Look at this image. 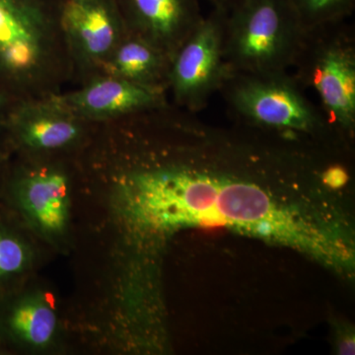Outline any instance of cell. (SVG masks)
Here are the masks:
<instances>
[{
    "label": "cell",
    "instance_id": "1",
    "mask_svg": "<svg viewBox=\"0 0 355 355\" xmlns=\"http://www.w3.org/2000/svg\"><path fill=\"white\" fill-rule=\"evenodd\" d=\"M239 127L227 132L180 114L119 174L114 189L128 223L149 234L223 225L326 265H352L350 247L275 195V187L309 174L307 159Z\"/></svg>",
    "mask_w": 355,
    "mask_h": 355
},
{
    "label": "cell",
    "instance_id": "2",
    "mask_svg": "<svg viewBox=\"0 0 355 355\" xmlns=\"http://www.w3.org/2000/svg\"><path fill=\"white\" fill-rule=\"evenodd\" d=\"M64 0H0V88L17 99L72 83L62 27Z\"/></svg>",
    "mask_w": 355,
    "mask_h": 355
},
{
    "label": "cell",
    "instance_id": "3",
    "mask_svg": "<svg viewBox=\"0 0 355 355\" xmlns=\"http://www.w3.org/2000/svg\"><path fill=\"white\" fill-rule=\"evenodd\" d=\"M219 91L240 125L280 141L347 140L289 71L229 72Z\"/></svg>",
    "mask_w": 355,
    "mask_h": 355
},
{
    "label": "cell",
    "instance_id": "4",
    "mask_svg": "<svg viewBox=\"0 0 355 355\" xmlns=\"http://www.w3.org/2000/svg\"><path fill=\"white\" fill-rule=\"evenodd\" d=\"M291 69L347 139L355 130V32L347 20L304 30Z\"/></svg>",
    "mask_w": 355,
    "mask_h": 355
},
{
    "label": "cell",
    "instance_id": "5",
    "mask_svg": "<svg viewBox=\"0 0 355 355\" xmlns=\"http://www.w3.org/2000/svg\"><path fill=\"white\" fill-rule=\"evenodd\" d=\"M303 32L288 0H248L226 18L224 60L228 73L289 71Z\"/></svg>",
    "mask_w": 355,
    "mask_h": 355
},
{
    "label": "cell",
    "instance_id": "6",
    "mask_svg": "<svg viewBox=\"0 0 355 355\" xmlns=\"http://www.w3.org/2000/svg\"><path fill=\"white\" fill-rule=\"evenodd\" d=\"M226 18L227 13L212 8L173 55L168 95L178 108L197 113L227 76L224 60Z\"/></svg>",
    "mask_w": 355,
    "mask_h": 355
},
{
    "label": "cell",
    "instance_id": "7",
    "mask_svg": "<svg viewBox=\"0 0 355 355\" xmlns=\"http://www.w3.org/2000/svg\"><path fill=\"white\" fill-rule=\"evenodd\" d=\"M60 27L78 86L101 73L128 33L116 0H64Z\"/></svg>",
    "mask_w": 355,
    "mask_h": 355
},
{
    "label": "cell",
    "instance_id": "8",
    "mask_svg": "<svg viewBox=\"0 0 355 355\" xmlns=\"http://www.w3.org/2000/svg\"><path fill=\"white\" fill-rule=\"evenodd\" d=\"M95 125L70 111L53 95L16 100L0 123L9 146L31 155L76 148L90 139Z\"/></svg>",
    "mask_w": 355,
    "mask_h": 355
},
{
    "label": "cell",
    "instance_id": "9",
    "mask_svg": "<svg viewBox=\"0 0 355 355\" xmlns=\"http://www.w3.org/2000/svg\"><path fill=\"white\" fill-rule=\"evenodd\" d=\"M53 96L70 111L92 123L118 120L170 103L166 93L105 74L89 79L76 90Z\"/></svg>",
    "mask_w": 355,
    "mask_h": 355
},
{
    "label": "cell",
    "instance_id": "10",
    "mask_svg": "<svg viewBox=\"0 0 355 355\" xmlns=\"http://www.w3.org/2000/svg\"><path fill=\"white\" fill-rule=\"evenodd\" d=\"M125 29L173 58L203 15L200 0H116Z\"/></svg>",
    "mask_w": 355,
    "mask_h": 355
},
{
    "label": "cell",
    "instance_id": "11",
    "mask_svg": "<svg viewBox=\"0 0 355 355\" xmlns=\"http://www.w3.org/2000/svg\"><path fill=\"white\" fill-rule=\"evenodd\" d=\"M11 190L21 209L40 227L60 233L69 221V177L60 166L26 167L11 182Z\"/></svg>",
    "mask_w": 355,
    "mask_h": 355
},
{
    "label": "cell",
    "instance_id": "12",
    "mask_svg": "<svg viewBox=\"0 0 355 355\" xmlns=\"http://www.w3.org/2000/svg\"><path fill=\"white\" fill-rule=\"evenodd\" d=\"M171 62L172 58L157 46L127 33L100 74L119 77L168 95Z\"/></svg>",
    "mask_w": 355,
    "mask_h": 355
},
{
    "label": "cell",
    "instance_id": "13",
    "mask_svg": "<svg viewBox=\"0 0 355 355\" xmlns=\"http://www.w3.org/2000/svg\"><path fill=\"white\" fill-rule=\"evenodd\" d=\"M57 315L41 300L24 299L6 311L3 324L9 335L35 347L48 345L57 329Z\"/></svg>",
    "mask_w": 355,
    "mask_h": 355
},
{
    "label": "cell",
    "instance_id": "14",
    "mask_svg": "<svg viewBox=\"0 0 355 355\" xmlns=\"http://www.w3.org/2000/svg\"><path fill=\"white\" fill-rule=\"evenodd\" d=\"M303 29L342 22L354 13L355 0H288Z\"/></svg>",
    "mask_w": 355,
    "mask_h": 355
},
{
    "label": "cell",
    "instance_id": "15",
    "mask_svg": "<svg viewBox=\"0 0 355 355\" xmlns=\"http://www.w3.org/2000/svg\"><path fill=\"white\" fill-rule=\"evenodd\" d=\"M28 251L13 232L0 226V286L24 270Z\"/></svg>",
    "mask_w": 355,
    "mask_h": 355
},
{
    "label": "cell",
    "instance_id": "16",
    "mask_svg": "<svg viewBox=\"0 0 355 355\" xmlns=\"http://www.w3.org/2000/svg\"><path fill=\"white\" fill-rule=\"evenodd\" d=\"M207 1L212 4L214 8L220 9L228 14L241 6L248 0H207Z\"/></svg>",
    "mask_w": 355,
    "mask_h": 355
},
{
    "label": "cell",
    "instance_id": "17",
    "mask_svg": "<svg viewBox=\"0 0 355 355\" xmlns=\"http://www.w3.org/2000/svg\"><path fill=\"white\" fill-rule=\"evenodd\" d=\"M16 100H17V98L14 97L12 94L7 92L4 89L0 88V123H1L7 112L11 108Z\"/></svg>",
    "mask_w": 355,
    "mask_h": 355
},
{
    "label": "cell",
    "instance_id": "18",
    "mask_svg": "<svg viewBox=\"0 0 355 355\" xmlns=\"http://www.w3.org/2000/svg\"><path fill=\"white\" fill-rule=\"evenodd\" d=\"M10 147L8 141H7L6 135L2 130L1 125H0V175L3 172L4 165H6V149Z\"/></svg>",
    "mask_w": 355,
    "mask_h": 355
}]
</instances>
